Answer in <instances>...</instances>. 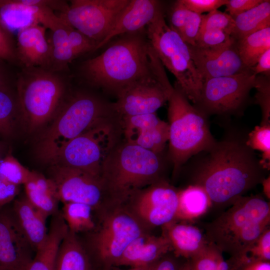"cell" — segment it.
<instances>
[{
  "mask_svg": "<svg viewBox=\"0 0 270 270\" xmlns=\"http://www.w3.org/2000/svg\"><path fill=\"white\" fill-rule=\"evenodd\" d=\"M148 40L164 66L176 80V87L196 105L203 80L192 60L188 44L168 25L161 10L146 28Z\"/></svg>",
  "mask_w": 270,
  "mask_h": 270,
  "instance_id": "obj_8",
  "label": "cell"
},
{
  "mask_svg": "<svg viewBox=\"0 0 270 270\" xmlns=\"http://www.w3.org/2000/svg\"><path fill=\"white\" fill-rule=\"evenodd\" d=\"M55 270H92L84 247L77 234L69 230L60 246Z\"/></svg>",
  "mask_w": 270,
  "mask_h": 270,
  "instance_id": "obj_29",
  "label": "cell"
},
{
  "mask_svg": "<svg viewBox=\"0 0 270 270\" xmlns=\"http://www.w3.org/2000/svg\"><path fill=\"white\" fill-rule=\"evenodd\" d=\"M234 30V20L228 13L216 10L202 16L200 32L208 30H220L232 36Z\"/></svg>",
  "mask_w": 270,
  "mask_h": 270,
  "instance_id": "obj_39",
  "label": "cell"
},
{
  "mask_svg": "<svg viewBox=\"0 0 270 270\" xmlns=\"http://www.w3.org/2000/svg\"><path fill=\"white\" fill-rule=\"evenodd\" d=\"M178 270H191L189 262L185 264L182 267L180 268Z\"/></svg>",
  "mask_w": 270,
  "mask_h": 270,
  "instance_id": "obj_53",
  "label": "cell"
},
{
  "mask_svg": "<svg viewBox=\"0 0 270 270\" xmlns=\"http://www.w3.org/2000/svg\"><path fill=\"white\" fill-rule=\"evenodd\" d=\"M236 42L230 34L220 30H208L200 32L195 46L205 49H220L229 47Z\"/></svg>",
  "mask_w": 270,
  "mask_h": 270,
  "instance_id": "obj_38",
  "label": "cell"
},
{
  "mask_svg": "<svg viewBox=\"0 0 270 270\" xmlns=\"http://www.w3.org/2000/svg\"><path fill=\"white\" fill-rule=\"evenodd\" d=\"M254 88L256 89L254 102L260 107L262 118L260 125L270 124V76H256Z\"/></svg>",
  "mask_w": 270,
  "mask_h": 270,
  "instance_id": "obj_37",
  "label": "cell"
},
{
  "mask_svg": "<svg viewBox=\"0 0 270 270\" xmlns=\"http://www.w3.org/2000/svg\"><path fill=\"white\" fill-rule=\"evenodd\" d=\"M179 2L189 10L202 14L218 10L222 6H225L228 0H178Z\"/></svg>",
  "mask_w": 270,
  "mask_h": 270,
  "instance_id": "obj_42",
  "label": "cell"
},
{
  "mask_svg": "<svg viewBox=\"0 0 270 270\" xmlns=\"http://www.w3.org/2000/svg\"><path fill=\"white\" fill-rule=\"evenodd\" d=\"M176 262L170 258L162 257L154 263L152 270H178Z\"/></svg>",
  "mask_w": 270,
  "mask_h": 270,
  "instance_id": "obj_48",
  "label": "cell"
},
{
  "mask_svg": "<svg viewBox=\"0 0 270 270\" xmlns=\"http://www.w3.org/2000/svg\"><path fill=\"white\" fill-rule=\"evenodd\" d=\"M192 157L189 184L202 188L212 204L231 205L266 178L260 160L239 137L216 140Z\"/></svg>",
  "mask_w": 270,
  "mask_h": 270,
  "instance_id": "obj_1",
  "label": "cell"
},
{
  "mask_svg": "<svg viewBox=\"0 0 270 270\" xmlns=\"http://www.w3.org/2000/svg\"><path fill=\"white\" fill-rule=\"evenodd\" d=\"M20 192V186L0 178V208L13 201Z\"/></svg>",
  "mask_w": 270,
  "mask_h": 270,
  "instance_id": "obj_46",
  "label": "cell"
},
{
  "mask_svg": "<svg viewBox=\"0 0 270 270\" xmlns=\"http://www.w3.org/2000/svg\"><path fill=\"white\" fill-rule=\"evenodd\" d=\"M249 265L252 270H270V262H256Z\"/></svg>",
  "mask_w": 270,
  "mask_h": 270,
  "instance_id": "obj_49",
  "label": "cell"
},
{
  "mask_svg": "<svg viewBox=\"0 0 270 270\" xmlns=\"http://www.w3.org/2000/svg\"><path fill=\"white\" fill-rule=\"evenodd\" d=\"M118 116L114 102L93 94L78 92L67 96L38 139L36 150L38 158L50 165L72 140L96 124Z\"/></svg>",
  "mask_w": 270,
  "mask_h": 270,
  "instance_id": "obj_4",
  "label": "cell"
},
{
  "mask_svg": "<svg viewBox=\"0 0 270 270\" xmlns=\"http://www.w3.org/2000/svg\"><path fill=\"white\" fill-rule=\"evenodd\" d=\"M170 251V244L163 234L156 236L146 232L128 244L115 266H148Z\"/></svg>",
  "mask_w": 270,
  "mask_h": 270,
  "instance_id": "obj_23",
  "label": "cell"
},
{
  "mask_svg": "<svg viewBox=\"0 0 270 270\" xmlns=\"http://www.w3.org/2000/svg\"><path fill=\"white\" fill-rule=\"evenodd\" d=\"M152 265L144 266V267H138V268H130L125 270H152Z\"/></svg>",
  "mask_w": 270,
  "mask_h": 270,
  "instance_id": "obj_52",
  "label": "cell"
},
{
  "mask_svg": "<svg viewBox=\"0 0 270 270\" xmlns=\"http://www.w3.org/2000/svg\"><path fill=\"white\" fill-rule=\"evenodd\" d=\"M161 154L120 141L106 160L100 174L116 205L124 204L136 192L164 180Z\"/></svg>",
  "mask_w": 270,
  "mask_h": 270,
  "instance_id": "obj_5",
  "label": "cell"
},
{
  "mask_svg": "<svg viewBox=\"0 0 270 270\" xmlns=\"http://www.w3.org/2000/svg\"><path fill=\"white\" fill-rule=\"evenodd\" d=\"M100 213L99 224L90 232V248L104 265L116 266L128 244L146 232V228L122 205Z\"/></svg>",
  "mask_w": 270,
  "mask_h": 270,
  "instance_id": "obj_10",
  "label": "cell"
},
{
  "mask_svg": "<svg viewBox=\"0 0 270 270\" xmlns=\"http://www.w3.org/2000/svg\"><path fill=\"white\" fill-rule=\"evenodd\" d=\"M249 264L256 262H270V228H266L248 252Z\"/></svg>",
  "mask_w": 270,
  "mask_h": 270,
  "instance_id": "obj_40",
  "label": "cell"
},
{
  "mask_svg": "<svg viewBox=\"0 0 270 270\" xmlns=\"http://www.w3.org/2000/svg\"><path fill=\"white\" fill-rule=\"evenodd\" d=\"M250 70L256 76L270 74V48L266 50L258 58L256 64Z\"/></svg>",
  "mask_w": 270,
  "mask_h": 270,
  "instance_id": "obj_47",
  "label": "cell"
},
{
  "mask_svg": "<svg viewBox=\"0 0 270 270\" xmlns=\"http://www.w3.org/2000/svg\"><path fill=\"white\" fill-rule=\"evenodd\" d=\"M30 171L10 154L0 159V178L12 184L24 185L32 178Z\"/></svg>",
  "mask_w": 270,
  "mask_h": 270,
  "instance_id": "obj_34",
  "label": "cell"
},
{
  "mask_svg": "<svg viewBox=\"0 0 270 270\" xmlns=\"http://www.w3.org/2000/svg\"><path fill=\"white\" fill-rule=\"evenodd\" d=\"M203 14L190 11L188 16L178 34L188 44L194 46L200 33Z\"/></svg>",
  "mask_w": 270,
  "mask_h": 270,
  "instance_id": "obj_41",
  "label": "cell"
},
{
  "mask_svg": "<svg viewBox=\"0 0 270 270\" xmlns=\"http://www.w3.org/2000/svg\"><path fill=\"white\" fill-rule=\"evenodd\" d=\"M162 234L168 240L177 256L190 258L208 244L204 234L196 226L174 220L162 226Z\"/></svg>",
  "mask_w": 270,
  "mask_h": 270,
  "instance_id": "obj_24",
  "label": "cell"
},
{
  "mask_svg": "<svg viewBox=\"0 0 270 270\" xmlns=\"http://www.w3.org/2000/svg\"></svg>",
  "mask_w": 270,
  "mask_h": 270,
  "instance_id": "obj_56",
  "label": "cell"
},
{
  "mask_svg": "<svg viewBox=\"0 0 270 270\" xmlns=\"http://www.w3.org/2000/svg\"><path fill=\"white\" fill-rule=\"evenodd\" d=\"M12 210L20 228L36 252L47 237L48 216L35 208L26 197L15 200Z\"/></svg>",
  "mask_w": 270,
  "mask_h": 270,
  "instance_id": "obj_25",
  "label": "cell"
},
{
  "mask_svg": "<svg viewBox=\"0 0 270 270\" xmlns=\"http://www.w3.org/2000/svg\"><path fill=\"white\" fill-rule=\"evenodd\" d=\"M0 154H1V146H0V159L1 158H0Z\"/></svg>",
  "mask_w": 270,
  "mask_h": 270,
  "instance_id": "obj_55",
  "label": "cell"
},
{
  "mask_svg": "<svg viewBox=\"0 0 270 270\" xmlns=\"http://www.w3.org/2000/svg\"><path fill=\"white\" fill-rule=\"evenodd\" d=\"M120 118L102 122L69 142L51 165L81 170L100 177L103 164L122 134Z\"/></svg>",
  "mask_w": 270,
  "mask_h": 270,
  "instance_id": "obj_9",
  "label": "cell"
},
{
  "mask_svg": "<svg viewBox=\"0 0 270 270\" xmlns=\"http://www.w3.org/2000/svg\"><path fill=\"white\" fill-rule=\"evenodd\" d=\"M262 184L263 186V191L264 192V194L266 195V196L267 197L268 200H270V176H268V177L266 178L262 182Z\"/></svg>",
  "mask_w": 270,
  "mask_h": 270,
  "instance_id": "obj_50",
  "label": "cell"
},
{
  "mask_svg": "<svg viewBox=\"0 0 270 270\" xmlns=\"http://www.w3.org/2000/svg\"><path fill=\"white\" fill-rule=\"evenodd\" d=\"M162 9L158 0H130L111 30L97 46L95 50L104 46L114 38L145 28Z\"/></svg>",
  "mask_w": 270,
  "mask_h": 270,
  "instance_id": "obj_22",
  "label": "cell"
},
{
  "mask_svg": "<svg viewBox=\"0 0 270 270\" xmlns=\"http://www.w3.org/2000/svg\"><path fill=\"white\" fill-rule=\"evenodd\" d=\"M192 60L203 81L234 76L250 70L244 64L236 42L226 48L205 49L188 45Z\"/></svg>",
  "mask_w": 270,
  "mask_h": 270,
  "instance_id": "obj_20",
  "label": "cell"
},
{
  "mask_svg": "<svg viewBox=\"0 0 270 270\" xmlns=\"http://www.w3.org/2000/svg\"><path fill=\"white\" fill-rule=\"evenodd\" d=\"M0 60L17 61L16 48L13 36L0 25Z\"/></svg>",
  "mask_w": 270,
  "mask_h": 270,
  "instance_id": "obj_43",
  "label": "cell"
},
{
  "mask_svg": "<svg viewBox=\"0 0 270 270\" xmlns=\"http://www.w3.org/2000/svg\"><path fill=\"white\" fill-rule=\"evenodd\" d=\"M33 252L12 208H0V270H26Z\"/></svg>",
  "mask_w": 270,
  "mask_h": 270,
  "instance_id": "obj_17",
  "label": "cell"
},
{
  "mask_svg": "<svg viewBox=\"0 0 270 270\" xmlns=\"http://www.w3.org/2000/svg\"><path fill=\"white\" fill-rule=\"evenodd\" d=\"M48 178L54 185L59 202L63 204L83 203L100 212L116 206L100 177L76 168L51 165Z\"/></svg>",
  "mask_w": 270,
  "mask_h": 270,
  "instance_id": "obj_11",
  "label": "cell"
},
{
  "mask_svg": "<svg viewBox=\"0 0 270 270\" xmlns=\"http://www.w3.org/2000/svg\"><path fill=\"white\" fill-rule=\"evenodd\" d=\"M150 50L146 28L121 35L100 54L83 62L79 76L90 86L117 96L133 83L154 75Z\"/></svg>",
  "mask_w": 270,
  "mask_h": 270,
  "instance_id": "obj_2",
  "label": "cell"
},
{
  "mask_svg": "<svg viewBox=\"0 0 270 270\" xmlns=\"http://www.w3.org/2000/svg\"><path fill=\"white\" fill-rule=\"evenodd\" d=\"M168 102V158L175 176L188 160L209 148L216 140L210 132L208 116L192 105L176 86L174 87Z\"/></svg>",
  "mask_w": 270,
  "mask_h": 270,
  "instance_id": "obj_7",
  "label": "cell"
},
{
  "mask_svg": "<svg viewBox=\"0 0 270 270\" xmlns=\"http://www.w3.org/2000/svg\"><path fill=\"white\" fill-rule=\"evenodd\" d=\"M263 0H228L226 10L232 18L260 4Z\"/></svg>",
  "mask_w": 270,
  "mask_h": 270,
  "instance_id": "obj_45",
  "label": "cell"
},
{
  "mask_svg": "<svg viewBox=\"0 0 270 270\" xmlns=\"http://www.w3.org/2000/svg\"><path fill=\"white\" fill-rule=\"evenodd\" d=\"M52 32V58L50 70L62 72L68 70V64L78 56L94 51L98 44L60 20Z\"/></svg>",
  "mask_w": 270,
  "mask_h": 270,
  "instance_id": "obj_19",
  "label": "cell"
},
{
  "mask_svg": "<svg viewBox=\"0 0 270 270\" xmlns=\"http://www.w3.org/2000/svg\"><path fill=\"white\" fill-rule=\"evenodd\" d=\"M190 10L185 8L179 0H176L172 8L170 26L177 32L182 29L190 14Z\"/></svg>",
  "mask_w": 270,
  "mask_h": 270,
  "instance_id": "obj_44",
  "label": "cell"
},
{
  "mask_svg": "<svg viewBox=\"0 0 270 270\" xmlns=\"http://www.w3.org/2000/svg\"><path fill=\"white\" fill-rule=\"evenodd\" d=\"M206 226L208 242L230 256V270L250 264L248 252L270 224V204L260 195L243 196Z\"/></svg>",
  "mask_w": 270,
  "mask_h": 270,
  "instance_id": "obj_3",
  "label": "cell"
},
{
  "mask_svg": "<svg viewBox=\"0 0 270 270\" xmlns=\"http://www.w3.org/2000/svg\"><path fill=\"white\" fill-rule=\"evenodd\" d=\"M252 72L204 80L198 100L194 105L206 116L233 115L248 101L256 78Z\"/></svg>",
  "mask_w": 270,
  "mask_h": 270,
  "instance_id": "obj_12",
  "label": "cell"
},
{
  "mask_svg": "<svg viewBox=\"0 0 270 270\" xmlns=\"http://www.w3.org/2000/svg\"><path fill=\"white\" fill-rule=\"evenodd\" d=\"M68 231L60 211L52 216L47 237L26 270H55L60 246Z\"/></svg>",
  "mask_w": 270,
  "mask_h": 270,
  "instance_id": "obj_26",
  "label": "cell"
},
{
  "mask_svg": "<svg viewBox=\"0 0 270 270\" xmlns=\"http://www.w3.org/2000/svg\"><path fill=\"white\" fill-rule=\"evenodd\" d=\"M24 186L27 200L48 217L59 211L56 188L48 178L33 172L31 178Z\"/></svg>",
  "mask_w": 270,
  "mask_h": 270,
  "instance_id": "obj_27",
  "label": "cell"
},
{
  "mask_svg": "<svg viewBox=\"0 0 270 270\" xmlns=\"http://www.w3.org/2000/svg\"><path fill=\"white\" fill-rule=\"evenodd\" d=\"M212 205L202 188L188 184L178 190V206L174 220L192 221L204 214Z\"/></svg>",
  "mask_w": 270,
  "mask_h": 270,
  "instance_id": "obj_28",
  "label": "cell"
},
{
  "mask_svg": "<svg viewBox=\"0 0 270 270\" xmlns=\"http://www.w3.org/2000/svg\"><path fill=\"white\" fill-rule=\"evenodd\" d=\"M146 227L163 226L174 220L178 190L165 180L134 194L124 204Z\"/></svg>",
  "mask_w": 270,
  "mask_h": 270,
  "instance_id": "obj_15",
  "label": "cell"
},
{
  "mask_svg": "<svg viewBox=\"0 0 270 270\" xmlns=\"http://www.w3.org/2000/svg\"><path fill=\"white\" fill-rule=\"evenodd\" d=\"M130 0H72L68 10L58 16L98 45L111 30Z\"/></svg>",
  "mask_w": 270,
  "mask_h": 270,
  "instance_id": "obj_14",
  "label": "cell"
},
{
  "mask_svg": "<svg viewBox=\"0 0 270 270\" xmlns=\"http://www.w3.org/2000/svg\"><path fill=\"white\" fill-rule=\"evenodd\" d=\"M46 28L41 24L28 27L17 34V61L23 68L36 67L50 70L52 58L50 44L46 38Z\"/></svg>",
  "mask_w": 270,
  "mask_h": 270,
  "instance_id": "obj_21",
  "label": "cell"
},
{
  "mask_svg": "<svg viewBox=\"0 0 270 270\" xmlns=\"http://www.w3.org/2000/svg\"><path fill=\"white\" fill-rule=\"evenodd\" d=\"M236 46L244 64L250 68L256 64L260 56L270 48V26L236 40Z\"/></svg>",
  "mask_w": 270,
  "mask_h": 270,
  "instance_id": "obj_31",
  "label": "cell"
},
{
  "mask_svg": "<svg viewBox=\"0 0 270 270\" xmlns=\"http://www.w3.org/2000/svg\"><path fill=\"white\" fill-rule=\"evenodd\" d=\"M18 118L20 114L16 96L8 86L0 88V136L10 138L14 134Z\"/></svg>",
  "mask_w": 270,
  "mask_h": 270,
  "instance_id": "obj_33",
  "label": "cell"
},
{
  "mask_svg": "<svg viewBox=\"0 0 270 270\" xmlns=\"http://www.w3.org/2000/svg\"><path fill=\"white\" fill-rule=\"evenodd\" d=\"M246 144L254 150L262 153L260 162L267 170L270 168V124L255 126L246 139Z\"/></svg>",
  "mask_w": 270,
  "mask_h": 270,
  "instance_id": "obj_35",
  "label": "cell"
},
{
  "mask_svg": "<svg viewBox=\"0 0 270 270\" xmlns=\"http://www.w3.org/2000/svg\"><path fill=\"white\" fill-rule=\"evenodd\" d=\"M190 259L188 262L191 270H218V264L224 258L222 252L209 242L200 252Z\"/></svg>",
  "mask_w": 270,
  "mask_h": 270,
  "instance_id": "obj_36",
  "label": "cell"
},
{
  "mask_svg": "<svg viewBox=\"0 0 270 270\" xmlns=\"http://www.w3.org/2000/svg\"><path fill=\"white\" fill-rule=\"evenodd\" d=\"M60 72L23 68L16 82L20 119L34 132L54 118L67 98V84Z\"/></svg>",
  "mask_w": 270,
  "mask_h": 270,
  "instance_id": "obj_6",
  "label": "cell"
},
{
  "mask_svg": "<svg viewBox=\"0 0 270 270\" xmlns=\"http://www.w3.org/2000/svg\"><path fill=\"white\" fill-rule=\"evenodd\" d=\"M240 270H252L250 265H248L246 266V267L244 268H242Z\"/></svg>",
  "mask_w": 270,
  "mask_h": 270,
  "instance_id": "obj_54",
  "label": "cell"
},
{
  "mask_svg": "<svg viewBox=\"0 0 270 270\" xmlns=\"http://www.w3.org/2000/svg\"><path fill=\"white\" fill-rule=\"evenodd\" d=\"M233 18L234 30L232 36L236 41L270 26V1L263 0L258 6Z\"/></svg>",
  "mask_w": 270,
  "mask_h": 270,
  "instance_id": "obj_30",
  "label": "cell"
},
{
  "mask_svg": "<svg viewBox=\"0 0 270 270\" xmlns=\"http://www.w3.org/2000/svg\"><path fill=\"white\" fill-rule=\"evenodd\" d=\"M50 4V0H1L0 25L12 36L36 24L50 30L60 18Z\"/></svg>",
  "mask_w": 270,
  "mask_h": 270,
  "instance_id": "obj_16",
  "label": "cell"
},
{
  "mask_svg": "<svg viewBox=\"0 0 270 270\" xmlns=\"http://www.w3.org/2000/svg\"><path fill=\"white\" fill-rule=\"evenodd\" d=\"M92 208L80 202L63 204L60 211L68 230L76 234L80 232H90L96 224L92 217Z\"/></svg>",
  "mask_w": 270,
  "mask_h": 270,
  "instance_id": "obj_32",
  "label": "cell"
},
{
  "mask_svg": "<svg viewBox=\"0 0 270 270\" xmlns=\"http://www.w3.org/2000/svg\"><path fill=\"white\" fill-rule=\"evenodd\" d=\"M124 140L154 153L162 154L169 139L168 124L155 113L120 118Z\"/></svg>",
  "mask_w": 270,
  "mask_h": 270,
  "instance_id": "obj_18",
  "label": "cell"
},
{
  "mask_svg": "<svg viewBox=\"0 0 270 270\" xmlns=\"http://www.w3.org/2000/svg\"><path fill=\"white\" fill-rule=\"evenodd\" d=\"M154 75L130 84L117 95L114 102L120 118L155 113L168 100L174 87L156 56L152 58Z\"/></svg>",
  "mask_w": 270,
  "mask_h": 270,
  "instance_id": "obj_13",
  "label": "cell"
},
{
  "mask_svg": "<svg viewBox=\"0 0 270 270\" xmlns=\"http://www.w3.org/2000/svg\"><path fill=\"white\" fill-rule=\"evenodd\" d=\"M8 86L6 75L0 62V88Z\"/></svg>",
  "mask_w": 270,
  "mask_h": 270,
  "instance_id": "obj_51",
  "label": "cell"
}]
</instances>
